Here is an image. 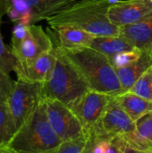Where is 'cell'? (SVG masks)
Returning <instances> with one entry per match:
<instances>
[{"label":"cell","mask_w":152,"mask_h":153,"mask_svg":"<svg viewBox=\"0 0 152 153\" xmlns=\"http://www.w3.org/2000/svg\"><path fill=\"white\" fill-rule=\"evenodd\" d=\"M110 5L108 0H78L46 21L50 28L72 26L94 36H118L120 27L108 17Z\"/></svg>","instance_id":"6da1fadb"},{"label":"cell","mask_w":152,"mask_h":153,"mask_svg":"<svg viewBox=\"0 0 152 153\" xmlns=\"http://www.w3.org/2000/svg\"><path fill=\"white\" fill-rule=\"evenodd\" d=\"M63 51L82 74L90 90L114 96L124 92L116 71L107 56L89 47Z\"/></svg>","instance_id":"7a4b0ae2"},{"label":"cell","mask_w":152,"mask_h":153,"mask_svg":"<svg viewBox=\"0 0 152 153\" xmlns=\"http://www.w3.org/2000/svg\"><path fill=\"white\" fill-rule=\"evenodd\" d=\"M56 48V60L48 80L42 83L43 100H56L70 108L90 88L61 48Z\"/></svg>","instance_id":"3957f363"},{"label":"cell","mask_w":152,"mask_h":153,"mask_svg":"<svg viewBox=\"0 0 152 153\" xmlns=\"http://www.w3.org/2000/svg\"><path fill=\"white\" fill-rule=\"evenodd\" d=\"M62 143L48 122L43 100L8 146L16 153H55Z\"/></svg>","instance_id":"277c9868"},{"label":"cell","mask_w":152,"mask_h":153,"mask_svg":"<svg viewBox=\"0 0 152 153\" xmlns=\"http://www.w3.org/2000/svg\"><path fill=\"white\" fill-rule=\"evenodd\" d=\"M54 43L40 25L15 23L11 38V52L18 63L30 62L51 50Z\"/></svg>","instance_id":"5b68a950"},{"label":"cell","mask_w":152,"mask_h":153,"mask_svg":"<svg viewBox=\"0 0 152 153\" xmlns=\"http://www.w3.org/2000/svg\"><path fill=\"white\" fill-rule=\"evenodd\" d=\"M78 0H0L9 19L14 23L36 24L47 20Z\"/></svg>","instance_id":"8992f818"},{"label":"cell","mask_w":152,"mask_h":153,"mask_svg":"<svg viewBox=\"0 0 152 153\" xmlns=\"http://www.w3.org/2000/svg\"><path fill=\"white\" fill-rule=\"evenodd\" d=\"M42 101V83L15 81L6 104L17 131L34 114Z\"/></svg>","instance_id":"52a82bcc"},{"label":"cell","mask_w":152,"mask_h":153,"mask_svg":"<svg viewBox=\"0 0 152 153\" xmlns=\"http://www.w3.org/2000/svg\"><path fill=\"white\" fill-rule=\"evenodd\" d=\"M43 100L48 122L63 143L87 137L82 123L69 107L56 100Z\"/></svg>","instance_id":"ba28073f"},{"label":"cell","mask_w":152,"mask_h":153,"mask_svg":"<svg viewBox=\"0 0 152 153\" xmlns=\"http://www.w3.org/2000/svg\"><path fill=\"white\" fill-rule=\"evenodd\" d=\"M135 131V122L119 106L115 96L91 132L99 139L110 140Z\"/></svg>","instance_id":"9c48e42d"},{"label":"cell","mask_w":152,"mask_h":153,"mask_svg":"<svg viewBox=\"0 0 152 153\" xmlns=\"http://www.w3.org/2000/svg\"><path fill=\"white\" fill-rule=\"evenodd\" d=\"M114 97L90 90L71 108L82 123L86 135L93 130Z\"/></svg>","instance_id":"30bf717a"},{"label":"cell","mask_w":152,"mask_h":153,"mask_svg":"<svg viewBox=\"0 0 152 153\" xmlns=\"http://www.w3.org/2000/svg\"><path fill=\"white\" fill-rule=\"evenodd\" d=\"M56 60V48L54 46L51 50L30 62L18 63L13 72L17 76V80L27 82L44 83L48 80Z\"/></svg>","instance_id":"8fae6325"},{"label":"cell","mask_w":152,"mask_h":153,"mask_svg":"<svg viewBox=\"0 0 152 153\" xmlns=\"http://www.w3.org/2000/svg\"><path fill=\"white\" fill-rule=\"evenodd\" d=\"M151 13V0H122L110 5L108 17L113 24L122 27L138 22Z\"/></svg>","instance_id":"7c38bea8"},{"label":"cell","mask_w":152,"mask_h":153,"mask_svg":"<svg viewBox=\"0 0 152 153\" xmlns=\"http://www.w3.org/2000/svg\"><path fill=\"white\" fill-rule=\"evenodd\" d=\"M54 44L65 50H75L90 47L94 35L76 27L59 26L47 30Z\"/></svg>","instance_id":"4fadbf2b"},{"label":"cell","mask_w":152,"mask_h":153,"mask_svg":"<svg viewBox=\"0 0 152 153\" xmlns=\"http://www.w3.org/2000/svg\"><path fill=\"white\" fill-rule=\"evenodd\" d=\"M119 36L142 52L152 53V13L138 22L120 27Z\"/></svg>","instance_id":"5bb4252c"},{"label":"cell","mask_w":152,"mask_h":153,"mask_svg":"<svg viewBox=\"0 0 152 153\" xmlns=\"http://www.w3.org/2000/svg\"><path fill=\"white\" fill-rule=\"evenodd\" d=\"M152 66V53L142 52L141 57L131 65L116 69L124 92L128 91L137 80Z\"/></svg>","instance_id":"9a60e30c"},{"label":"cell","mask_w":152,"mask_h":153,"mask_svg":"<svg viewBox=\"0 0 152 153\" xmlns=\"http://www.w3.org/2000/svg\"><path fill=\"white\" fill-rule=\"evenodd\" d=\"M116 100L119 106L134 122L152 111V101L147 100L130 91L116 95Z\"/></svg>","instance_id":"2e32d148"},{"label":"cell","mask_w":152,"mask_h":153,"mask_svg":"<svg viewBox=\"0 0 152 153\" xmlns=\"http://www.w3.org/2000/svg\"><path fill=\"white\" fill-rule=\"evenodd\" d=\"M89 48L104 54L109 59L117 53L135 48L128 40L119 35L96 36L94 37Z\"/></svg>","instance_id":"e0dca14e"},{"label":"cell","mask_w":152,"mask_h":153,"mask_svg":"<svg viewBox=\"0 0 152 153\" xmlns=\"http://www.w3.org/2000/svg\"><path fill=\"white\" fill-rule=\"evenodd\" d=\"M17 132L6 103L0 102V145L8 146Z\"/></svg>","instance_id":"ac0fdd59"},{"label":"cell","mask_w":152,"mask_h":153,"mask_svg":"<svg viewBox=\"0 0 152 153\" xmlns=\"http://www.w3.org/2000/svg\"><path fill=\"white\" fill-rule=\"evenodd\" d=\"M128 91L152 101V66L137 80Z\"/></svg>","instance_id":"d6986e66"},{"label":"cell","mask_w":152,"mask_h":153,"mask_svg":"<svg viewBox=\"0 0 152 153\" xmlns=\"http://www.w3.org/2000/svg\"><path fill=\"white\" fill-rule=\"evenodd\" d=\"M4 14H5V13L0 4V24H1L2 17ZM17 64H18V61L16 60V58L11 52L10 48H8L4 44L2 39L1 31H0V67L5 73L10 74L11 72H13Z\"/></svg>","instance_id":"ffe728a7"},{"label":"cell","mask_w":152,"mask_h":153,"mask_svg":"<svg viewBox=\"0 0 152 153\" xmlns=\"http://www.w3.org/2000/svg\"><path fill=\"white\" fill-rule=\"evenodd\" d=\"M142 54V52L137 48H133L132 50H125L117 53L116 55L112 56L110 58V61L115 69L122 68L137 61L141 57Z\"/></svg>","instance_id":"44dd1931"},{"label":"cell","mask_w":152,"mask_h":153,"mask_svg":"<svg viewBox=\"0 0 152 153\" xmlns=\"http://www.w3.org/2000/svg\"><path fill=\"white\" fill-rule=\"evenodd\" d=\"M136 132L144 139L152 143V111L135 122Z\"/></svg>","instance_id":"7402d4cb"},{"label":"cell","mask_w":152,"mask_h":153,"mask_svg":"<svg viewBox=\"0 0 152 153\" xmlns=\"http://www.w3.org/2000/svg\"><path fill=\"white\" fill-rule=\"evenodd\" d=\"M15 81L0 67V102L6 103L13 89Z\"/></svg>","instance_id":"603a6c76"},{"label":"cell","mask_w":152,"mask_h":153,"mask_svg":"<svg viewBox=\"0 0 152 153\" xmlns=\"http://www.w3.org/2000/svg\"><path fill=\"white\" fill-rule=\"evenodd\" d=\"M86 141L87 137L64 142L55 153H82L85 147Z\"/></svg>","instance_id":"cb8c5ba5"},{"label":"cell","mask_w":152,"mask_h":153,"mask_svg":"<svg viewBox=\"0 0 152 153\" xmlns=\"http://www.w3.org/2000/svg\"><path fill=\"white\" fill-rule=\"evenodd\" d=\"M103 144L104 153H125L127 143L122 136H116L110 140H103Z\"/></svg>","instance_id":"d4e9b609"},{"label":"cell","mask_w":152,"mask_h":153,"mask_svg":"<svg viewBox=\"0 0 152 153\" xmlns=\"http://www.w3.org/2000/svg\"><path fill=\"white\" fill-rule=\"evenodd\" d=\"M82 153H104L103 140L98 138L92 132L87 134V141Z\"/></svg>","instance_id":"484cf974"},{"label":"cell","mask_w":152,"mask_h":153,"mask_svg":"<svg viewBox=\"0 0 152 153\" xmlns=\"http://www.w3.org/2000/svg\"><path fill=\"white\" fill-rule=\"evenodd\" d=\"M0 153H16L13 150H12L9 146L0 145Z\"/></svg>","instance_id":"4316f807"},{"label":"cell","mask_w":152,"mask_h":153,"mask_svg":"<svg viewBox=\"0 0 152 153\" xmlns=\"http://www.w3.org/2000/svg\"><path fill=\"white\" fill-rule=\"evenodd\" d=\"M125 153H144L138 151V150H135L133 148H132L131 146H129L128 144H126V147H125Z\"/></svg>","instance_id":"83f0119b"},{"label":"cell","mask_w":152,"mask_h":153,"mask_svg":"<svg viewBox=\"0 0 152 153\" xmlns=\"http://www.w3.org/2000/svg\"><path fill=\"white\" fill-rule=\"evenodd\" d=\"M120 1H122V0H108V2H109V4H116V3H118V2H120Z\"/></svg>","instance_id":"f1b7e54d"},{"label":"cell","mask_w":152,"mask_h":153,"mask_svg":"<svg viewBox=\"0 0 152 153\" xmlns=\"http://www.w3.org/2000/svg\"><path fill=\"white\" fill-rule=\"evenodd\" d=\"M151 1H152V0H151Z\"/></svg>","instance_id":"f546056e"}]
</instances>
